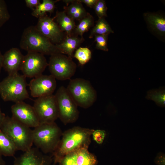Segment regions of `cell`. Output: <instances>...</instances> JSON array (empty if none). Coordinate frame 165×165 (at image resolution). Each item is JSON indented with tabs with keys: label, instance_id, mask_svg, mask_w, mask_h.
Listing matches in <instances>:
<instances>
[{
	"label": "cell",
	"instance_id": "obj_1",
	"mask_svg": "<svg viewBox=\"0 0 165 165\" xmlns=\"http://www.w3.org/2000/svg\"><path fill=\"white\" fill-rule=\"evenodd\" d=\"M94 130L75 127L63 133L57 148L52 154L54 163L58 162L63 157L68 153L82 148H88Z\"/></svg>",
	"mask_w": 165,
	"mask_h": 165
},
{
	"label": "cell",
	"instance_id": "obj_2",
	"mask_svg": "<svg viewBox=\"0 0 165 165\" xmlns=\"http://www.w3.org/2000/svg\"><path fill=\"white\" fill-rule=\"evenodd\" d=\"M62 133L55 122L40 124L32 130L33 144L44 154H52L59 143Z\"/></svg>",
	"mask_w": 165,
	"mask_h": 165
},
{
	"label": "cell",
	"instance_id": "obj_3",
	"mask_svg": "<svg viewBox=\"0 0 165 165\" xmlns=\"http://www.w3.org/2000/svg\"><path fill=\"white\" fill-rule=\"evenodd\" d=\"M20 46L28 52H36L44 55L61 53L56 45L40 33L35 26H30L24 30Z\"/></svg>",
	"mask_w": 165,
	"mask_h": 165
},
{
	"label": "cell",
	"instance_id": "obj_4",
	"mask_svg": "<svg viewBox=\"0 0 165 165\" xmlns=\"http://www.w3.org/2000/svg\"><path fill=\"white\" fill-rule=\"evenodd\" d=\"M0 129L13 141L17 150L24 152L32 147V130L12 117L6 116Z\"/></svg>",
	"mask_w": 165,
	"mask_h": 165
},
{
	"label": "cell",
	"instance_id": "obj_5",
	"mask_svg": "<svg viewBox=\"0 0 165 165\" xmlns=\"http://www.w3.org/2000/svg\"><path fill=\"white\" fill-rule=\"evenodd\" d=\"M26 77L18 73L9 75L0 82V95L5 101L16 103L29 98Z\"/></svg>",
	"mask_w": 165,
	"mask_h": 165
},
{
	"label": "cell",
	"instance_id": "obj_6",
	"mask_svg": "<svg viewBox=\"0 0 165 165\" xmlns=\"http://www.w3.org/2000/svg\"><path fill=\"white\" fill-rule=\"evenodd\" d=\"M66 88L78 106L88 108L97 100L96 91L88 80L80 78L70 79Z\"/></svg>",
	"mask_w": 165,
	"mask_h": 165
},
{
	"label": "cell",
	"instance_id": "obj_7",
	"mask_svg": "<svg viewBox=\"0 0 165 165\" xmlns=\"http://www.w3.org/2000/svg\"><path fill=\"white\" fill-rule=\"evenodd\" d=\"M57 106L58 118L65 125L75 122L79 117L78 106L66 88L60 87L54 95Z\"/></svg>",
	"mask_w": 165,
	"mask_h": 165
},
{
	"label": "cell",
	"instance_id": "obj_8",
	"mask_svg": "<svg viewBox=\"0 0 165 165\" xmlns=\"http://www.w3.org/2000/svg\"><path fill=\"white\" fill-rule=\"evenodd\" d=\"M48 66L51 75L60 80L70 79L75 74L77 68L72 58L61 53L50 56Z\"/></svg>",
	"mask_w": 165,
	"mask_h": 165
},
{
	"label": "cell",
	"instance_id": "obj_9",
	"mask_svg": "<svg viewBox=\"0 0 165 165\" xmlns=\"http://www.w3.org/2000/svg\"><path fill=\"white\" fill-rule=\"evenodd\" d=\"M33 107L40 124L54 122L58 118V108L54 95L38 98L35 101Z\"/></svg>",
	"mask_w": 165,
	"mask_h": 165
},
{
	"label": "cell",
	"instance_id": "obj_10",
	"mask_svg": "<svg viewBox=\"0 0 165 165\" xmlns=\"http://www.w3.org/2000/svg\"><path fill=\"white\" fill-rule=\"evenodd\" d=\"M47 66L44 55L36 52H28L24 56L20 70L26 77L35 78L42 75Z\"/></svg>",
	"mask_w": 165,
	"mask_h": 165
},
{
	"label": "cell",
	"instance_id": "obj_11",
	"mask_svg": "<svg viewBox=\"0 0 165 165\" xmlns=\"http://www.w3.org/2000/svg\"><path fill=\"white\" fill-rule=\"evenodd\" d=\"M35 26L40 33L55 45L61 43L65 37V34L61 30L54 18L47 15L39 18Z\"/></svg>",
	"mask_w": 165,
	"mask_h": 165
},
{
	"label": "cell",
	"instance_id": "obj_12",
	"mask_svg": "<svg viewBox=\"0 0 165 165\" xmlns=\"http://www.w3.org/2000/svg\"><path fill=\"white\" fill-rule=\"evenodd\" d=\"M11 111L13 118L30 128L40 124L33 107L24 101L15 103L12 106Z\"/></svg>",
	"mask_w": 165,
	"mask_h": 165
},
{
	"label": "cell",
	"instance_id": "obj_13",
	"mask_svg": "<svg viewBox=\"0 0 165 165\" xmlns=\"http://www.w3.org/2000/svg\"><path fill=\"white\" fill-rule=\"evenodd\" d=\"M31 96L39 97L53 94L56 89V79L51 75H41L34 78L28 84Z\"/></svg>",
	"mask_w": 165,
	"mask_h": 165
},
{
	"label": "cell",
	"instance_id": "obj_14",
	"mask_svg": "<svg viewBox=\"0 0 165 165\" xmlns=\"http://www.w3.org/2000/svg\"><path fill=\"white\" fill-rule=\"evenodd\" d=\"M51 156L42 153L36 147H32L15 159L14 165H51Z\"/></svg>",
	"mask_w": 165,
	"mask_h": 165
},
{
	"label": "cell",
	"instance_id": "obj_15",
	"mask_svg": "<svg viewBox=\"0 0 165 165\" xmlns=\"http://www.w3.org/2000/svg\"><path fill=\"white\" fill-rule=\"evenodd\" d=\"M24 56L19 49L12 48L3 55L2 68L9 75L18 73L21 70Z\"/></svg>",
	"mask_w": 165,
	"mask_h": 165
},
{
	"label": "cell",
	"instance_id": "obj_16",
	"mask_svg": "<svg viewBox=\"0 0 165 165\" xmlns=\"http://www.w3.org/2000/svg\"><path fill=\"white\" fill-rule=\"evenodd\" d=\"M84 41L83 37L73 34L70 35H66L63 41L56 46L61 53L72 58L74 52Z\"/></svg>",
	"mask_w": 165,
	"mask_h": 165
},
{
	"label": "cell",
	"instance_id": "obj_17",
	"mask_svg": "<svg viewBox=\"0 0 165 165\" xmlns=\"http://www.w3.org/2000/svg\"><path fill=\"white\" fill-rule=\"evenodd\" d=\"M63 2L67 5L64 7V11L74 21H79L87 15L88 12L78 0H64Z\"/></svg>",
	"mask_w": 165,
	"mask_h": 165
},
{
	"label": "cell",
	"instance_id": "obj_18",
	"mask_svg": "<svg viewBox=\"0 0 165 165\" xmlns=\"http://www.w3.org/2000/svg\"><path fill=\"white\" fill-rule=\"evenodd\" d=\"M54 19L61 30L66 35L73 34L76 26L75 21L68 16L64 11H57Z\"/></svg>",
	"mask_w": 165,
	"mask_h": 165
},
{
	"label": "cell",
	"instance_id": "obj_19",
	"mask_svg": "<svg viewBox=\"0 0 165 165\" xmlns=\"http://www.w3.org/2000/svg\"><path fill=\"white\" fill-rule=\"evenodd\" d=\"M145 18L150 26L161 35L165 34V18L163 16L156 13L144 14Z\"/></svg>",
	"mask_w": 165,
	"mask_h": 165
},
{
	"label": "cell",
	"instance_id": "obj_20",
	"mask_svg": "<svg viewBox=\"0 0 165 165\" xmlns=\"http://www.w3.org/2000/svg\"><path fill=\"white\" fill-rule=\"evenodd\" d=\"M17 151L13 141L0 129V154L5 156H13Z\"/></svg>",
	"mask_w": 165,
	"mask_h": 165
},
{
	"label": "cell",
	"instance_id": "obj_21",
	"mask_svg": "<svg viewBox=\"0 0 165 165\" xmlns=\"http://www.w3.org/2000/svg\"><path fill=\"white\" fill-rule=\"evenodd\" d=\"M88 148H82L76 151V162L77 165H96V156L89 152Z\"/></svg>",
	"mask_w": 165,
	"mask_h": 165
},
{
	"label": "cell",
	"instance_id": "obj_22",
	"mask_svg": "<svg viewBox=\"0 0 165 165\" xmlns=\"http://www.w3.org/2000/svg\"><path fill=\"white\" fill-rule=\"evenodd\" d=\"M59 0H43L42 3L32 9V15L39 18L46 15L47 13H53L55 8V3Z\"/></svg>",
	"mask_w": 165,
	"mask_h": 165
},
{
	"label": "cell",
	"instance_id": "obj_23",
	"mask_svg": "<svg viewBox=\"0 0 165 165\" xmlns=\"http://www.w3.org/2000/svg\"><path fill=\"white\" fill-rule=\"evenodd\" d=\"M113 31L105 18H99L92 29L89 38H91L96 35H109Z\"/></svg>",
	"mask_w": 165,
	"mask_h": 165
},
{
	"label": "cell",
	"instance_id": "obj_24",
	"mask_svg": "<svg viewBox=\"0 0 165 165\" xmlns=\"http://www.w3.org/2000/svg\"><path fill=\"white\" fill-rule=\"evenodd\" d=\"M78 25H76L73 32L75 35L83 37L84 33L94 26V17L88 12L87 15L79 21Z\"/></svg>",
	"mask_w": 165,
	"mask_h": 165
},
{
	"label": "cell",
	"instance_id": "obj_25",
	"mask_svg": "<svg viewBox=\"0 0 165 165\" xmlns=\"http://www.w3.org/2000/svg\"><path fill=\"white\" fill-rule=\"evenodd\" d=\"M146 98L154 101L158 106L165 107V90L164 87L160 88L159 89L152 90L147 92Z\"/></svg>",
	"mask_w": 165,
	"mask_h": 165
},
{
	"label": "cell",
	"instance_id": "obj_26",
	"mask_svg": "<svg viewBox=\"0 0 165 165\" xmlns=\"http://www.w3.org/2000/svg\"><path fill=\"white\" fill-rule=\"evenodd\" d=\"M92 56L91 50L87 47H79L75 51L73 57L82 65L87 63L91 59Z\"/></svg>",
	"mask_w": 165,
	"mask_h": 165
},
{
	"label": "cell",
	"instance_id": "obj_27",
	"mask_svg": "<svg viewBox=\"0 0 165 165\" xmlns=\"http://www.w3.org/2000/svg\"><path fill=\"white\" fill-rule=\"evenodd\" d=\"M108 35H96L94 37L96 48L105 51H108L107 41Z\"/></svg>",
	"mask_w": 165,
	"mask_h": 165
},
{
	"label": "cell",
	"instance_id": "obj_28",
	"mask_svg": "<svg viewBox=\"0 0 165 165\" xmlns=\"http://www.w3.org/2000/svg\"><path fill=\"white\" fill-rule=\"evenodd\" d=\"M10 18V15L5 1L0 0V27L7 22Z\"/></svg>",
	"mask_w": 165,
	"mask_h": 165
},
{
	"label": "cell",
	"instance_id": "obj_29",
	"mask_svg": "<svg viewBox=\"0 0 165 165\" xmlns=\"http://www.w3.org/2000/svg\"><path fill=\"white\" fill-rule=\"evenodd\" d=\"M99 19L107 16V7L105 1L98 0L93 8Z\"/></svg>",
	"mask_w": 165,
	"mask_h": 165
},
{
	"label": "cell",
	"instance_id": "obj_30",
	"mask_svg": "<svg viewBox=\"0 0 165 165\" xmlns=\"http://www.w3.org/2000/svg\"><path fill=\"white\" fill-rule=\"evenodd\" d=\"M75 156L76 151L67 154L59 161V165H77Z\"/></svg>",
	"mask_w": 165,
	"mask_h": 165
},
{
	"label": "cell",
	"instance_id": "obj_31",
	"mask_svg": "<svg viewBox=\"0 0 165 165\" xmlns=\"http://www.w3.org/2000/svg\"><path fill=\"white\" fill-rule=\"evenodd\" d=\"M92 135L94 140L98 144H102L105 139L106 133L105 130H94Z\"/></svg>",
	"mask_w": 165,
	"mask_h": 165
},
{
	"label": "cell",
	"instance_id": "obj_32",
	"mask_svg": "<svg viewBox=\"0 0 165 165\" xmlns=\"http://www.w3.org/2000/svg\"><path fill=\"white\" fill-rule=\"evenodd\" d=\"M25 2L27 7L32 10L35 8L41 3L40 0H25Z\"/></svg>",
	"mask_w": 165,
	"mask_h": 165
},
{
	"label": "cell",
	"instance_id": "obj_33",
	"mask_svg": "<svg viewBox=\"0 0 165 165\" xmlns=\"http://www.w3.org/2000/svg\"><path fill=\"white\" fill-rule=\"evenodd\" d=\"M155 161L158 165H165V156L162 153H159L156 157Z\"/></svg>",
	"mask_w": 165,
	"mask_h": 165
},
{
	"label": "cell",
	"instance_id": "obj_34",
	"mask_svg": "<svg viewBox=\"0 0 165 165\" xmlns=\"http://www.w3.org/2000/svg\"><path fill=\"white\" fill-rule=\"evenodd\" d=\"M98 0H78L81 3L85 4L87 6L93 8Z\"/></svg>",
	"mask_w": 165,
	"mask_h": 165
},
{
	"label": "cell",
	"instance_id": "obj_35",
	"mask_svg": "<svg viewBox=\"0 0 165 165\" xmlns=\"http://www.w3.org/2000/svg\"><path fill=\"white\" fill-rule=\"evenodd\" d=\"M5 117L6 116L5 114L2 112L0 108V127L1 126Z\"/></svg>",
	"mask_w": 165,
	"mask_h": 165
},
{
	"label": "cell",
	"instance_id": "obj_36",
	"mask_svg": "<svg viewBox=\"0 0 165 165\" xmlns=\"http://www.w3.org/2000/svg\"><path fill=\"white\" fill-rule=\"evenodd\" d=\"M3 55L2 54L0 50V73L2 68Z\"/></svg>",
	"mask_w": 165,
	"mask_h": 165
},
{
	"label": "cell",
	"instance_id": "obj_37",
	"mask_svg": "<svg viewBox=\"0 0 165 165\" xmlns=\"http://www.w3.org/2000/svg\"><path fill=\"white\" fill-rule=\"evenodd\" d=\"M0 165H5V163L3 159L2 156L0 154Z\"/></svg>",
	"mask_w": 165,
	"mask_h": 165
},
{
	"label": "cell",
	"instance_id": "obj_38",
	"mask_svg": "<svg viewBox=\"0 0 165 165\" xmlns=\"http://www.w3.org/2000/svg\"><path fill=\"white\" fill-rule=\"evenodd\" d=\"M55 165L54 164H53V165Z\"/></svg>",
	"mask_w": 165,
	"mask_h": 165
},
{
	"label": "cell",
	"instance_id": "obj_39",
	"mask_svg": "<svg viewBox=\"0 0 165 165\" xmlns=\"http://www.w3.org/2000/svg\"><path fill=\"white\" fill-rule=\"evenodd\" d=\"M13 165H14L13 164Z\"/></svg>",
	"mask_w": 165,
	"mask_h": 165
}]
</instances>
